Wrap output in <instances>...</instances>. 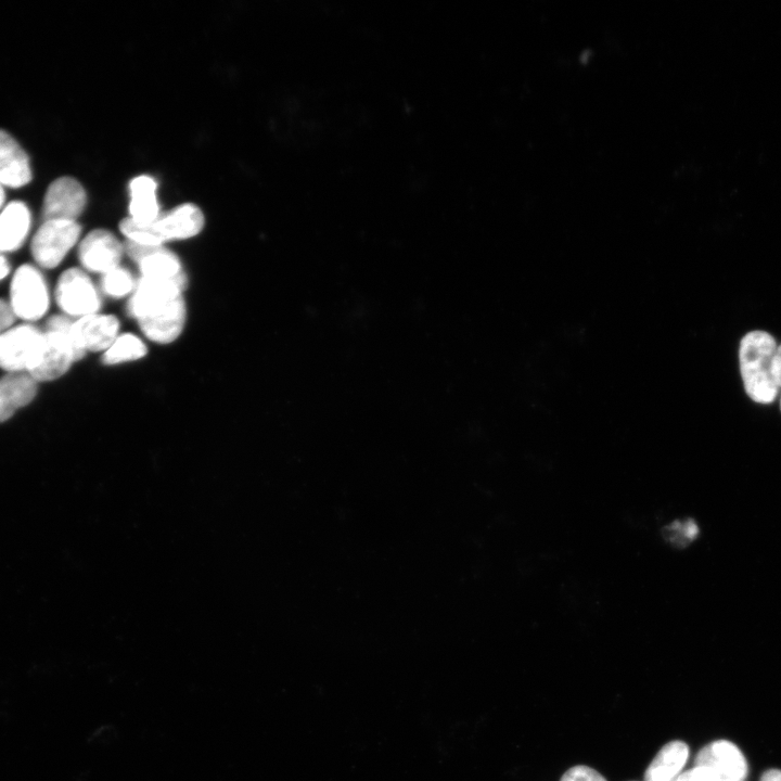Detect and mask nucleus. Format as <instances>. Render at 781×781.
<instances>
[{
	"mask_svg": "<svg viewBox=\"0 0 781 781\" xmlns=\"http://www.w3.org/2000/svg\"><path fill=\"white\" fill-rule=\"evenodd\" d=\"M776 340L766 331L745 334L740 343V371L747 396L758 404H770L778 395L772 376V358Z\"/></svg>",
	"mask_w": 781,
	"mask_h": 781,
	"instance_id": "nucleus-1",
	"label": "nucleus"
},
{
	"mask_svg": "<svg viewBox=\"0 0 781 781\" xmlns=\"http://www.w3.org/2000/svg\"><path fill=\"white\" fill-rule=\"evenodd\" d=\"M204 227L201 208L192 203L181 204L169 212L161 213L152 222L141 225L125 218L119 229L129 242L142 245L161 246L171 240L190 239Z\"/></svg>",
	"mask_w": 781,
	"mask_h": 781,
	"instance_id": "nucleus-2",
	"label": "nucleus"
},
{
	"mask_svg": "<svg viewBox=\"0 0 781 781\" xmlns=\"http://www.w3.org/2000/svg\"><path fill=\"white\" fill-rule=\"evenodd\" d=\"M73 321L65 315L51 316L43 331V349L37 366L29 374L37 382L53 381L64 375L71 366L80 360L86 351L77 344Z\"/></svg>",
	"mask_w": 781,
	"mask_h": 781,
	"instance_id": "nucleus-3",
	"label": "nucleus"
},
{
	"mask_svg": "<svg viewBox=\"0 0 781 781\" xmlns=\"http://www.w3.org/2000/svg\"><path fill=\"white\" fill-rule=\"evenodd\" d=\"M10 307L26 323L41 319L50 306V293L42 272L34 265L24 264L13 273L10 285Z\"/></svg>",
	"mask_w": 781,
	"mask_h": 781,
	"instance_id": "nucleus-4",
	"label": "nucleus"
},
{
	"mask_svg": "<svg viewBox=\"0 0 781 781\" xmlns=\"http://www.w3.org/2000/svg\"><path fill=\"white\" fill-rule=\"evenodd\" d=\"M43 342V331L33 323L12 325L0 333V368L29 373L41 357Z\"/></svg>",
	"mask_w": 781,
	"mask_h": 781,
	"instance_id": "nucleus-5",
	"label": "nucleus"
},
{
	"mask_svg": "<svg viewBox=\"0 0 781 781\" xmlns=\"http://www.w3.org/2000/svg\"><path fill=\"white\" fill-rule=\"evenodd\" d=\"M81 226L77 221L43 220L30 242L35 263L44 269L57 267L77 243Z\"/></svg>",
	"mask_w": 781,
	"mask_h": 781,
	"instance_id": "nucleus-6",
	"label": "nucleus"
},
{
	"mask_svg": "<svg viewBox=\"0 0 781 781\" xmlns=\"http://www.w3.org/2000/svg\"><path fill=\"white\" fill-rule=\"evenodd\" d=\"M54 298L66 316L77 318L97 313L101 307L94 284L80 268H69L60 274Z\"/></svg>",
	"mask_w": 781,
	"mask_h": 781,
	"instance_id": "nucleus-7",
	"label": "nucleus"
},
{
	"mask_svg": "<svg viewBox=\"0 0 781 781\" xmlns=\"http://www.w3.org/2000/svg\"><path fill=\"white\" fill-rule=\"evenodd\" d=\"M87 194L73 177H60L48 187L42 205L43 220L77 221L86 207Z\"/></svg>",
	"mask_w": 781,
	"mask_h": 781,
	"instance_id": "nucleus-8",
	"label": "nucleus"
},
{
	"mask_svg": "<svg viewBox=\"0 0 781 781\" xmlns=\"http://www.w3.org/2000/svg\"><path fill=\"white\" fill-rule=\"evenodd\" d=\"M185 315L184 299L179 296L151 309L138 319V323L149 340L158 344H168L181 334Z\"/></svg>",
	"mask_w": 781,
	"mask_h": 781,
	"instance_id": "nucleus-9",
	"label": "nucleus"
},
{
	"mask_svg": "<svg viewBox=\"0 0 781 781\" xmlns=\"http://www.w3.org/2000/svg\"><path fill=\"white\" fill-rule=\"evenodd\" d=\"M694 766L712 769L721 781H744L747 777L743 753L728 740H716L703 746L695 756Z\"/></svg>",
	"mask_w": 781,
	"mask_h": 781,
	"instance_id": "nucleus-10",
	"label": "nucleus"
},
{
	"mask_svg": "<svg viewBox=\"0 0 781 781\" xmlns=\"http://www.w3.org/2000/svg\"><path fill=\"white\" fill-rule=\"evenodd\" d=\"M123 245L119 240L105 229L90 231L78 247L81 266L92 272L105 273L119 266Z\"/></svg>",
	"mask_w": 781,
	"mask_h": 781,
	"instance_id": "nucleus-11",
	"label": "nucleus"
},
{
	"mask_svg": "<svg viewBox=\"0 0 781 781\" xmlns=\"http://www.w3.org/2000/svg\"><path fill=\"white\" fill-rule=\"evenodd\" d=\"M126 251L137 261L142 278L176 280L185 277L179 258L163 245L151 246L127 241Z\"/></svg>",
	"mask_w": 781,
	"mask_h": 781,
	"instance_id": "nucleus-12",
	"label": "nucleus"
},
{
	"mask_svg": "<svg viewBox=\"0 0 781 781\" xmlns=\"http://www.w3.org/2000/svg\"><path fill=\"white\" fill-rule=\"evenodd\" d=\"M185 282V277L176 280L141 278L129 300L128 312L140 319L157 305L182 296Z\"/></svg>",
	"mask_w": 781,
	"mask_h": 781,
	"instance_id": "nucleus-13",
	"label": "nucleus"
},
{
	"mask_svg": "<svg viewBox=\"0 0 781 781\" xmlns=\"http://www.w3.org/2000/svg\"><path fill=\"white\" fill-rule=\"evenodd\" d=\"M77 344L85 351L106 350L117 338L119 321L112 315L92 313L72 325Z\"/></svg>",
	"mask_w": 781,
	"mask_h": 781,
	"instance_id": "nucleus-14",
	"label": "nucleus"
},
{
	"mask_svg": "<svg viewBox=\"0 0 781 781\" xmlns=\"http://www.w3.org/2000/svg\"><path fill=\"white\" fill-rule=\"evenodd\" d=\"M29 158L20 143L0 129V183L9 188H22L31 181Z\"/></svg>",
	"mask_w": 781,
	"mask_h": 781,
	"instance_id": "nucleus-15",
	"label": "nucleus"
},
{
	"mask_svg": "<svg viewBox=\"0 0 781 781\" xmlns=\"http://www.w3.org/2000/svg\"><path fill=\"white\" fill-rule=\"evenodd\" d=\"M37 389L38 382L28 372H7L0 377V423L30 404Z\"/></svg>",
	"mask_w": 781,
	"mask_h": 781,
	"instance_id": "nucleus-16",
	"label": "nucleus"
},
{
	"mask_svg": "<svg viewBox=\"0 0 781 781\" xmlns=\"http://www.w3.org/2000/svg\"><path fill=\"white\" fill-rule=\"evenodd\" d=\"M31 226L28 206L22 201H12L0 212V253L18 249L25 242Z\"/></svg>",
	"mask_w": 781,
	"mask_h": 781,
	"instance_id": "nucleus-17",
	"label": "nucleus"
},
{
	"mask_svg": "<svg viewBox=\"0 0 781 781\" xmlns=\"http://www.w3.org/2000/svg\"><path fill=\"white\" fill-rule=\"evenodd\" d=\"M686 742L674 740L661 747L649 764L643 781H676L689 757Z\"/></svg>",
	"mask_w": 781,
	"mask_h": 781,
	"instance_id": "nucleus-18",
	"label": "nucleus"
},
{
	"mask_svg": "<svg viewBox=\"0 0 781 781\" xmlns=\"http://www.w3.org/2000/svg\"><path fill=\"white\" fill-rule=\"evenodd\" d=\"M157 184L150 176H138L129 183V214L133 221L146 225L154 221L161 214L156 196Z\"/></svg>",
	"mask_w": 781,
	"mask_h": 781,
	"instance_id": "nucleus-19",
	"label": "nucleus"
},
{
	"mask_svg": "<svg viewBox=\"0 0 781 781\" xmlns=\"http://www.w3.org/2000/svg\"><path fill=\"white\" fill-rule=\"evenodd\" d=\"M146 351V346L141 338L131 333H125L117 336L104 351L102 361L108 366L133 361L144 357Z\"/></svg>",
	"mask_w": 781,
	"mask_h": 781,
	"instance_id": "nucleus-20",
	"label": "nucleus"
},
{
	"mask_svg": "<svg viewBox=\"0 0 781 781\" xmlns=\"http://www.w3.org/2000/svg\"><path fill=\"white\" fill-rule=\"evenodd\" d=\"M700 528L694 520H675L661 529L664 541L673 548L688 547L699 536Z\"/></svg>",
	"mask_w": 781,
	"mask_h": 781,
	"instance_id": "nucleus-21",
	"label": "nucleus"
},
{
	"mask_svg": "<svg viewBox=\"0 0 781 781\" xmlns=\"http://www.w3.org/2000/svg\"><path fill=\"white\" fill-rule=\"evenodd\" d=\"M101 286L106 295L119 298L132 292L135 282L131 273L118 266L103 273Z\"/></svg>",
	"mask_w": 781,
	"mask_h": 781,
	"instance_id": "nucleus-22",
	"label": "nucleus"
},
{
	"mask_svg": "<svg viewBox=\"0 0 781 781\" xmlns=\"http://www.w3.org/2000/svg\"><path fill=\"white\" fill-rule=\"evenodd\" d=\"M560 781H606V779L589 766L577 765L566 770Z\"/></svg>",
	"mask_w": 781,
	"mask_h": 781,
	"instance_id": "nucleus-23",
	"label": "nucleus"
},
{
	"mask_svg": "<svg viewBox=\"0 0 781 781\" xmlns=\"http://www.w3.org/2000/svg\"><path fill=\"white\" fill-rule=\"evenodd\" d=\"M676 781H721L720 778L709 768L694 766L682 771Z\"/></svg>",
	"mask_w": 781,
	"mask_h": 781,
	"instance_id": "nucleus-24",
	"label": "nucleus"
},
{
	"mask_svg": "<svg viewBox=\"0 0 781 781\" xmlns=\"http://www.w3.org/2000/svg\"><path fill=\"white\" fill-rule=\"evenodd\" d=\"M15 316L10 307L9 302L0 298V333L11 328L14 323Z\"/></svg>",
	"mask_w": 781,
	"mask_h": 781,
	"instance_id": "nucleus-25",
	"label": "nucleus"
},
{
	"mask_svg": "<svg viewBox=\"0 0 781 781\" xmlns=\"http://www.w3.org/2000/svg\"><path fill=\"white\" fill-rule=\"evenodd\" d=\"M772 376L778 388H781V344L777 346L772 358Z\"/></svg>",
	"mask_w": 781,
	"mask_h": 781,
	"instance_id": "nucleus-26",
	"label": "nucleus"
},
{
	"mask_svg": "<svg viewBox=\"0 0 781 781\" xmlns=\"http://www.w3.org/2000/svg\"><path fill=\"white\" fill-rule=\"evenodd\" d=\"M759 781H781V770L779 769H769L766 770Z\"/></svg>",
	"mask_w": 781,
	"mask_h": 781,
	"instance_id": "nucleus-27",
	"label": "nucleus"
},
{
	"mask_svg": "<svg viewBox=\"0 0 781 781\" xmlns=\"http://www.w3.org/2000/svg\"><path fill=\"white\" fill-rule=\"evenodd\" d=\"M11 266L3 254L0 253V281L5 279L10 273Z\"/></svg>",
	"mask_w": 781,
	"mask_h": 781,
	"instance_id": "nucleus-28",
	"label": "nucleus"
},
{
	"mask_svg": "<svg viewBox=\"0 0 781 781\" xmlns=\"http://www.w3.org/2000/svg\"><path fill=\"white\" fill-rule=\"evenodd\" d=\"M4 202H5L4 185L0 183V212H1L2 208L5 206V205H4Z\"/></svg>",
	"mask_w": 781,
	"mask_h": 781,
	"instance_id": "nucleus-29",
	"label": "nucleus"
},
{
	"mask_svg": "<svg viewBox=\"0 0 781 781\" xmlns=\"http://www.w3.org/2000/svg\"><path fill=\"white\" fill-rule=\"evenodd\" d=\"M780 408H781V400H780Z\"/></svg>",
	"mask_w": 781,
	"mask_h": 781,
	"instance_id": "nucleus-30",
	"label": "nucleus"
}]
</instances>
